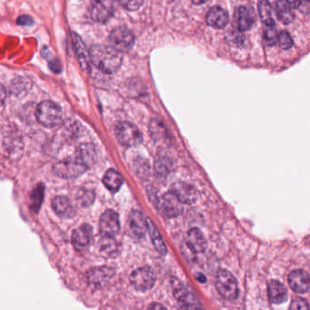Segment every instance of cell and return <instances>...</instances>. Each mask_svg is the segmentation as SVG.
Here are the masks:
<instances>
[{
  "mask_svg": "<svg viewBox=\"0 0 310 310\" xmlns=\"http://www.w3.org/2000/svg\"><path fill=\"white\" fill-rule=\"evenodd\" d=\"M90 53L95 67L106 74L117 72L122 64V55L114 47L96 45L90 48Z\"/></svg>",
  "mask_w": 310,
  "mask_h": 310,
  "instance_id": "obj_1",
  "label": "cell"
},
{
  "mask_svg": "<svg viewBox=\"0 0 310 310\" xmlns=\"http://www.w3.org/2000/svg\"><path fill=\"white\" fill-rule=\"evenodd\" d=\"M36 117L39 123L43 126L47 128H54L62 121L63 114L59 105L46 100L40 103L37 107Z\"/></svg>",
  "mask_w": 310,
  "mask_h": 310,
  "instance_id": "obj_2",
  "label": "cell"
},
{
  "mask_svg": "<svg viewBox=\"0 0 310 310\" xmlns=\"http://www.w3.org/2000/svg\"><path fill=\"white\" fill-rule=\"evenodd\" d=\"M215 284L217 292L227 300L234 301L238 298L239 293L238 281L230 271L221 269L217 272Z\"/></svg>",
  "mask_w": 310,
  "mask_h": 310,
  "instance_id": "obj_3",
  "label": "cell"
},
{
  "mask_svg": "<svg viewBox=\"0 0 310 310\" xmlns=\"http://www.w3.org/2000/svg\"><path fill=\"white\" fill-rule=\"evenodd\" d=\"M115 136L119 143L125 147H135L140 144L143 139L138 128L128 121H121L116 125Z\"/></svg>",
  "mask_w": 310,
  "mask_h": 310,
  "instance_id": "obj_4",
  "label": "cell"
},
{
  "mask_svg": "<svg viewBox=\"0 0 310 310\" xmlns=\"http://www.w3.org/2000/svg\"><path fill=\"white\" fill-rule=\"evenodd\" d=\"M87 168L88 167L77 157H68L58 162L54 166L53 170L54 173L60 178L73 179L84 174Z\"/></svg>",
  "mask_w": 310,
  "mask_h": 310,
  "instance_id": "obj_5",
  "label": "cell"
},
{
  "mask_svg": "<svg viewBox=\"0 0 310 310\" xmlns=\"http://www.w3.org/2000/svg\"><path fill=\"white\" fill-rule=\"evenodd\" d=\"M159 213L164 217L172 218L179 216L182 213V203L171 192L166 193L154 201Z\"/></svg>",
  "mask_w": 310,
  "mask_h": 310,
  "instance_id": "obj_6",
  "label": "cell"
},
{
  "mask_svg": "<svg viewBox=\"0 0 310 310\" xmlns=\"http://www.w3.org/2000/svg\"><path fill=\"white\" fill-rule=\"evenodd\" d=\"M109 39L112 47L119 52L130 50L135 43V36L133 32L124 26H119L113 30Z\"/></svg>",
  "mask_w": 310,
  "mask_h": 310,
  "instance_id": "obj_7",
  "label": "cell"
},
{
  "mask_svg": "<svg viewBox=\"0 0 310 310\" xmlns=\"http://www.w3.org/2000/svg\"><path fill=\"white\" fill-rule=\"evenodd\" d=\"M156 279L155 272L149 267L137 268L130 276L132 286L138 291H147L152 289Z\"/></svg>",
  "mask_w": 310,
  "mask_h": 310,
  "instance_id": "obj_8",
  "label": "cell"
},
{
  "mask_svg": "<svg viewBox=\"0 0 310 310\" xmlns=\"http://www.w3.org/2000/svg\"><path fill=\"white\" fill-rule=\"evenodd\" d=\"M115 12L114 0H93L90 6V17L94 21L106 23Z\"/></svg>",
  "mask_w": 310,
  "mask_h": 310,
  "instance_id": "obj_9",
  "label": "cell"
},
{
  "mask_svg": "<svg viewBox=\"0 0 310 310\" xmlns=\"http://www.w3.org/2000/svg\"><path fill=\"white\" fill-rule=\"evenodd\" d=\"M170 192L182 203L194 204L198 200V192L195 187L188 183L179 181L173 183L170 187Z\"/></svg>",
  "mask_w": 310,
  "mask_h": 310,
  "instance_id": "obj_10",
  "label": "cell"
},
{
  "mask_svg": "<svg viewBox=\"0 0 310 310\" xmlns=\"http://www.w3.org/2000/svg\"><path fill=\"white\" fill-rule=\"evenodd\" d=\"M115 276V269L110 267H98L92 268L87 273V281L88 283L95 287L101 288L107 284Z\"/></svg>",
  "mask_w": 310,
  "mask_h": 310,
  "instance_id": "obj_11",
  "label": "cell"
},
{
  "mask_svg": "<svg viewBox=\"0 0 310 310\" xmlns=\"http://www.w3.org/2000/svg\"><path fill=\"white\" fill-rule=\"evenodd\" d=\"M171 288H172V292H173L174 297L178 299V301L182 304L184 307H187V308L199 307L198 301L194 297V295L187 289L185 285L178 280L177 278H172Z\"/></svg>",
  "mask_w": 310,
  "mask_h": 310,
  "instance_id": "obj_12",
  "label": "cell"
},
{
  "mask_svg": "<svg viewBox=\"0 0 310 310\" xmlns=\"http://www.w3.org/2000/svg\"><path fill=\"white\" fill-rule=\"evenodd\" d=\"M120 230L119 215L113 210L103 213L99 220V230L102 236L115 237Z\"/></svg>",
  "mask_w": 310,
  "mask_h": 310,
  "instance_id": "obj_13",
  "label": "cell"
},
{
  "mask_svg": "<svg viewBox=\"0 0 310 310\" xmlns=\"http://www.w3.org/2000/svg\"><path fill=\"white\" fill-rule=\"evenodd\" d=\"M289 287L296 293L305 294L310 289L309 274L305 270L297 269L289 274L288 277Z\"/></svg>",
  "mask_w": 310,
  "mask_h": 310,
  "instance_id": "obj_14",
  "label": "cell"
},
{
  "mask_svg": "<svg viewBox=\"0 0 310 310\" xmlns=\"http://www.w3.org/2000/svg\"><path fill=\"white\" fill-rule=\"evenodd\" d=\"M92 236V228L89 225L81 226L74 230L72 233V243L76 250L79 252L87 250L90 247Z\"/></svg>",
  "mask_w": 310,
  "mask_h": 310,
  "instance_id": "obj_15",
  "label": "cell"
},
{
  "mask_svg": "<svg viewBox=\"0 0 310 310\" xmlns=\"http://www.w3.org/2000/svg\"><path fill=\"white\" fill-rule=\"evenodd\" d=\"M76 157L89 168L98 162L99 155L95 145L92 143H83L77 147Z\"/></svg>",
  "mask_w": 310,
  "mask_h": 310,
  "instance_id": "obj_16",
  "label": "cell"
},
{
  "mask_svg": "<svg viewBox=\"0 0 310 310\" xmlns=\"http://www.w3.org/2000/svg\"><path fill=\"white\" fill-rule=\"evenodd\" d=\"M52 207L55 214L64 219L72 218L75 217L77 209L74 206L71 200L66 196H57L52 202Z\"/></svg>",
  "mask_w": 310,
  "mask_h": 310,
  "instance_id": "obj_17",
  "label": "cell"
},
{
  "mask_svg": "<svg viewBox=\"0 0 310 310\" xmlns=\"http://www.w3.org/2000/svg\"><path fill=\"white\" fill-rule=\"evenodd\" d=\"M234 23L235 26L240 31H247L254 24V17L246 7L240 6L234 12Z\"/></svg>",
  "mask_w": 310,
  "mask_h": 310,
  "instance_id": "obj_18",
  "label": "cell"
},
{
  "mask_svg": "<svg viewBox=\"0 0 310 310\" xmlns=\"http://www.w3.org/2000/svg\"><path fill=\"white\" fill-rule=\"evenodd\" d=\"M207 23L214 29H224L229 24V14L219 6H215L207 14Z\"/></svg>",
  "mask_w": 310,
  "mask_h": 310,
  "instance_id": "obj_19",
  "label": "cell"
},
{
  "mask_svg": "<svg viewBox=\"0 0 310 310\" xmlns=\"http://www.w3.org/2000/svg\"><path fill=\"white\" fill-rule=\"evenodd\" d=\"M187 244L189 249L194 253H202L206 250L208 243L204 234L199 229L194 228L187 232Z\"/></svg>",
  "mask_w": 310,
  "mask_h": 310,
  "instance_id": "obj_20",
  "label": "cell"
},
{
  "mask_svg": "<svg viewBox=\"0 0 310 310\" xmlns=\"http://www.w3.org/2000/svg\"><path fill=\"white\" fill-rule=\"evenodd\" d=\"M149 132L151 137L157 143H161V144L170 143V133L165 124L163 123L160 119H151L149 123Z\"/></svg>",
  "mask_w": 310,
  "mask_h": 310,
  "instance_id": "obj_21",
  "label": "cell"
},
{
  "mask_svg": "<svg viewBox=\"0 0 310 310\" xmlns=\"http://www.w3.org/2000/svg\"><path fill=\"white\" fill-rule=\"evenodd\" d=\"M128 223L132 233L138 238L144 237L146 230H148V221L140 211H132L129 215Z\"/></svg>",
  "mask_w": 310,
  "mask_h": 310,
  "instance_id": "obj_22",
  "label": "cell"
},
{
  "mask_svg": "<svg viewBox=\"0 0 310 310\" xmlns=\"http://www.w3.org/2000/svg\"><path fill=\"white\" fill-rule=\"evenodd\" d=\"M268 297L272 304L280 305L287 301L288 291L284 285L277 280L270 281L268 284Z\"/></svg>",
  "mask_w": 310,
  "mask_h": 310,
  "instance_id": "obj_23",
  "label": "cell"
},
{
  "mask_svg": "<svg viewBox=\"0 0 310 310\" xmlns=\"http://www.w3.org/2000/svg\"><path fill=\"white\" fill-rule=\"evenodd\" d=\"M72 40L73 43H74L75 50H76V54H77L82 68L86 71L90 70V65L92 63V61H91V58H90V53L87 50L85 44L83 43L82 39L77 34H73Z\"/></svg>",
  "mask_w": 310,
  "mask_h": 310,
  "instance_id": "obj_24",
  "label": "cell"
},
{
  "mask_svg": "<svg viewBox=\"0 0 310 310\" xmlns=\"http://www.w3.org/2000/svg\"><path fill=\"white\" fill-rule=\"evenodd\" d=\"M99 250L106 258H114L119 254V242L114 237L102 236L99 240Z\"/></svg>",
  "mask_w": 310,
  "mask_h": 310,
  "instance_id": "obj_25",
  "label": "cell"
},
{
  "mask_svg": "<svg viewBox=\"0 0 310 310\" xmlns=\"http://www.w3.org/2000/svg\"><path fill=\"white\" fill-rule=\"evenodd\" d=\"M147 221H148V231H149V236H150L151 241L153 243L155 248L161 255H166L167 248H166V244L164 242V239L162 238L161 234L159 233V231L157 230L152 221L150 220L149 218H147Z\"/></svg>",
  "mask_w": 310,
  "mask_h": 310,
  "instance_id": "obj_26",
  "label": "cell"
},
{
  "mask_svg": "<svg viewBox=\"0 0 310 310\" xmlns=\"http://www.w3.org/2000/svg\"><path fill=\"white\" fill-rule=\"evenodd\" d=\"M103 183L109 191L116 193L119 191L122 186L123 178L119 171L116 170H108L103 178Z\"/></svg>",
  "mask_w": 310,
  "mask_h": 310,
  "instance_id": "obj_27",
  "label": "cell"
},
{
  "mask_svg": "<svg viewBox=\"0 0 310 310\" xmlns=\"http://www.w3.org/2000/svg\"><path fill=\"white\" fill-rule=\"evenodd\" d=\"M277 17L284 25L292 23L295 18L292 8L285 0H276Z\"/></svg>",
  "mask_w": 310,
  "mask_h": 310,
  "instance_id": "obj_28",
  "label": "cell"
},
{
  "mask_svg": "<svg viewBox=\"0 0 310 310\" xmlns=\"http://www.w3.org/2000/svg\"><path fill=\"white\" fill-rule=\"evenodd\" d=\"M258 9L260 19L263 22L265 26H276V23L273 18L271 4L268 0H261L258 5Z\"/></svg>",
  "mask_w": 310,
  "mask_h": 310,
  "instance_id": "obj_29",
  "label": "cell"
},
{
  "mask_svg": "<svg viewBox=\"0 0 310 310\" xmlns=\"http://www.w3.org/2000/svg\"><path fill=\"white\" fill-rule=\"evenodd\" d=\"M245 40L246 39H245V36L243 35L242 31L238 30L237 27L230 30L226 34V41L230 47H236V48L242 47L245 44Z\"/></svg>",
  "mask_w": 310,
  "mask_h": 310,
  "instance_id": "obj_30",
  "label": "cell"
},
{
  "mask_svg": "<svg viewBox=\"0 0 310 310\" xmlns=\"http://www.w3.org/2000/svg\"><path fill=\"white\" fill-rule=\"evenodd\" d=\"M170 167H171V162H170V158L162 157V156L158 157L156 161V165H155V168H156L157 174L158 176H160V177L166 176L170 172Z\"/></svg>",
  "mask_w": 310,
  "mask_h": 310,
  "instance_id": "obj_31",
  "label": "cell"
},
{
  "mask_svg": "<svg viewBox=\"0 0 310 310\" xmlns=\"http://www.w3.org/2000/svg\"><path fill=\"white\" fill-rule=\"evenodd\" d=\"M278 35L276 26H266L265 32H264V39L265 42L268 47H273L278 42Z\"/></svg>",
  "mask_w": 310,
  "mask_h": 310,
  "instance_id": "obj_32",
  "label": "cell"
},
{
  "mask_svg": "<svg viewBox=\"0 0 310 310\" xmlns=\"http://www.w3.org/2000/svg\"><path fill=\"white\" fill-rule=\"evenodd\" d=\"M77 200L82 206L89 207L93 204L95 200V194L92 190L90 189H81L77 194Z\"/></svg>",
  "mask_w": 310,
  "mask_h": 310,
  "instance_id": "obj_33",
  "label": "cell"
},
{
  "mask_svg": "<svg viewBox=\"0 0 310 310\" xmlns=\"http://www.w3.org/2000/svg\"><path fill=\"white\" fill-rule=\"evenodd\" d=\"M278 45L284 50H288L289 48L293 47V39H292L291 36L288 31L283 30L279 33V35H278Z\"/></svg>",
  "mask_w": 310,
  "mask_h": 310,
  "instance_id": "obj_34",
  "label": "cell"
},
{
  "mask_svg": "<svg viewBox=\"0 0 310 310\" xmlns=\"http://www.w3.org/2000/svg\"><path fill=\"white\" fill-rule=\"evenodd\" d=\"M118 1H119V4L123 7L124 9L134 11V10H136V9L140 8L144 0H118Z\"/></svg>",
  "mask_w": 310,
  "mask_h": 310,
  "instance_id": "obj_35",
  "label": "cell"
},
{
  "mask_svg": "<svg viewBox=\"0 0 310 310\" xmlns=\"http://www.w3.org/2000/svg\"><path fill=\"white\" fill-rule=\"evenodd\" d=\"M309 307L307 302L300 297H297L296 299L292 300L290 306H289L290 309H308Z\"/></svg>",
  "mask_w": 310,
  "mask_h": 310,
  "instance_id": "obj_36",
  "label": "cell"
},
{
  "mask_svg": "<svg viewBox=\"0 0 310 310\" xmlns=\"http://www.w3.org/2000/svg\"><path fill=\"white\" fill-rule=\"evenodd\" d=\"M32 19L31 17H27V16H21L17 19V23L18 25H22V26H29L30 24H32Z\"/></svg>",
  "mask_w": 310,
  "mask_h": 310,
  "instance_id": "obj_37",
  "label": "cell"
},
{
  "mask_svg": "<svg viewBox=\"0 0 310 310\" xmlns=\"http://www.w3.org/2000/svg\"><path fill=\"white\" fill-rule=\"evenodd\" d=\"M285 1H286L292 9H297V8H299L302 3V0H285Z\"/></svg>",
  "mask_w": 310,
  "mask_h": 310,
  "instance_id": "obj_38",
  "label": "cell"
},
{
  "mask_svg": "<svg viewBox=\"0 0 310 310\" xmlns=\"http://www.w3.org/2000/svg\"><path fill=\"white\" fill-rule=\"evenodd\" d=\"M149 308H153V309H155V308H166V307L164 306H162L161 304L154 303L151 306H149Z\"/></svg>",
  "mask_w": 310,
  "mask_h": 310,
  "instance_id": "obj_39",
  "label": "cell"
},
{
  "mask_svg": "<svg viewBox=\"0 0 310 310\" xmlns=\"http://www.w3.org/2000/svg\"><path fill=\"white\" fill-rule=\"evenodd\" d=\"M208 0H192V2L195 5H201L205 3V2H207Z\"/></svg>",
  "mask_w": 310,
  "mask_h": 310,
  "instance_id": "obj_40",
  "label": "cell"
},
{
  "mask_svg": "<svg viewBox=\"0 0 310 310\" xmlns=\"http://www.w3.org/2000/svg\"><path fill=\"white\" fill-rule=\"evenodd\" d=\"M307 1H310V0H307Z\"/></svg>",
  "mask_w": 310,
  "mask_h": 310,
  "instance_id": "obj_41",
  "label": "cell"
}]
</instances>
